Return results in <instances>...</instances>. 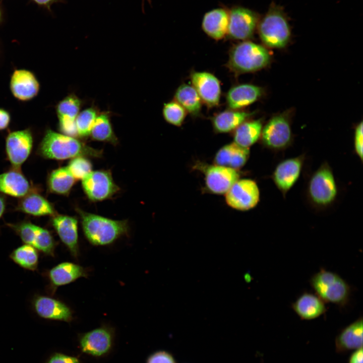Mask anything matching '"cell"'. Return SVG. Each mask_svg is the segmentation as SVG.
Instances as JSON below:
<instances>
[{"mask_svg":"<svg viewBox=\"0 0 363 363\" xmlns=\"http://www.w3.org/2000/svg\"><path fill=\"white\" fill-rule=\"evenodd\" d=\"M97 115L93 107L86 108L78 113L75 121L78 137L86 138L90 136Z\"/></svg>","mask_w":363,"mask_h":363,"instance_id":"cell-34","label":"cell"},{"mask_svg":"<svg viewBox=\"0 0 363 363\" xmlns=\"http://www.w3.org/2000/svg\"><path fill=\"white\" fill-rule=\"evenodd\" d=\"M362 122L355 127L354 135V150L356 155L362 162L363 158V133Z\"/></svg>","mask_w":363,"mask_h":363,"instance_id":"cell-38","label":"cell"},{"mask_svg":"<svg viewBox=\"0 0 363 363\" xmlns=\"http://www.w3.org/2000/svg\"><path fill=\"white\" fill-rule=\"evenodd\" d=\"M338 195V188L333 170L323 162L311 175L308 182L307 197L311 204L319 209L333 205Z\"/></svg>","mask_w":363,"mask_h":363,"instance_id":"cell-3","label":"cell"},{"mask_svg":"<svg viewBox=\"0 0 363 363\" xmlns=\"http://www.w3.org/2000/svg\"><path fill=\"white\" fill-rule=\"evenodd\" d=\"M226 204L239 211L255 208L260 199V192L257 183L250 178L238 179L225 194Z\"/></svg>","mask_w":363,"mask_h":363,"instance_id":"cell-9","label":"cell"},{"mask_svg":"<svg viewBox=\"0 0 363 363\" xmlns=\"http://www.w3.org/2000/svg\"><path fill=\"white\" fill-rule=\"evenodd\" d=\"M270 57L268 51L263 46L245 41L231 49L227 66L237 75L253 72L265 67Z\"/></svg>","mask_w":363,"mask_h":363,"instance_id":"cell-5","label":"cell"},{"mask_svg":"<svg viewBox=\"0 0 363 363\" xmlns=\"http://www.w3.org/2000/svg\"><path fill=\"white\" fill-rule=\"evenodd\" d=\"M33 305L37 314L41 318L68 322L73 319L70 308L57 299L38 296L34 299Z\"/></svg>","mask_w":363,"mask_h":363,"instance_id":"cell-20","label":"cell"},{"mask_svg":"<svg viewBox=\"0 0 363 363\" xmlns=\"http://www.w3.org/2000/svg\"><path fill=\"white\" fill-rule=\"evenodd\" d=\"M228 22L229 13L224 9L217 8L205 14L202 28L210 37L220 40L227 34Z\"/></svg>","mask_w":363,"mask_h":363,"instance_id":"cell-26","label":"cell"},{"mask_svg":"<svg viewBox=\"0 0 363 363\" xmlns=\"http://www.w3.org/2000/svg\"><path fill=\"white\" fill-rule=\"evenodd\" d=\"M113 333L106 327L95 328L81 335L79 344L81 351L87 354L100 357L107 354L113 344Z\"/></svg>","mask_w":363,"mask_h":363,"instance_id":"cell-13","label":"cell"},{"mask_svg":"<svg viewBox=\"0 0 363 363\" xmlns=\"http://www.w3.org/2000/svg\"><path fill=\"white\" fill-rule=\"evenodd\" d=\"M10 89L12 95L17 99L27 101L38 95L40 83L32 72L26 69H17L11 77Z\"/></svg>","mask_w":363,"mask_h":363,"instance_id":"cell-15","label":"cell"},{"mask_svg":"<svg viewBox=\"0 0 363 363\" xmlns=\"http://www.w3.org/2000/svg\"><path fill=\"white\" fill-rule=\"evenodd\" d=\"M363 321L360 317L339 333L335 341V350L345 353L362 347Z\"/></svg>","mask_w":363,"mask_h":363,"instance_id":"cell-24","label":"cell"},{"mask_svg":"<svg viewBox=\"0 0 363 363\" xmlns=\"http://www.w3.org/2000/svg\"><path fill=\"white\" fill-rule=\"evenodd\" d=\"M260 138L262 144L267 149L276 152L285 150L293 141L289 120L283 115L273 117L263 127Z\"/></svg>","mask_w":363,"mask_h":363,"instance_id":"cell-7","label":"cell"},{"mask_svg":"<svg viewBox=\"0 0 363 363\" xmlns=\"http://www.w3.org/2000/svg\"><path fill=\"white\" fill-rule=\"evenodd\" d=\"M250 149L241 147L234 142L222 147L216 153L214 164L238 169L243 167L250 157Z\"/></svg>","mask_w":363,"mask_h":363,"instance_id":"cell-25","label":"cell"},{"mask_svg":"<svg viewBox=\"0 0 363 363\" xmlns=\"http://www.w3.org/2000/svg\"><path fill=\"white\" fill-rule=\"evenodd\" d=\"M81 105V100L74 94L66 96L57 103L56 111L61 133L75 138L78 137L75 121Z\"/></svg>","mask_w":363,"mask_h":363,"instance_id":"cell-17","label":"cell"},{"mask_svg":"<svg viewBox=\"0 0 363 363\" xmlns=\"http://www.w3.org/2000/svg\"><path fill=\"white\" fill-rule=\"evenodd\" d=\"M16 210L36 217L52 216L57 213L52 203L39 193L37 187L20 199Z\"/></svg>","mask_w":363,"mask_h":363,"instance_id":"cell-21","label":"cell"},{"mask_svg":"<svg viewBox=\"0 0 363 363\" xmlns=\"http://www.w3.org/2000/svg\"><path fill=\"white\" fill-rule=\"evenodd\" d=\"M305 158V154H302L285 159L279 162L273 171L270 178L284 198L299 179Z\"/></svg>","mask_w":363,"mask_h":363,"instance_id":"cell-10","label":"cell"},{"mask_svg":"<svg viewBox=\"0 0 363 363\" xmlns=\"http://www.w3.org/2000/svg\"><path fill=\"white\" fill-rule=\"evenodd\" d=\"M81 180L85 194L93 202L108 199L120 190L108 170H92Z\"/></svg>","mask_w":363,"mask_h":363,"instance_id":"cell-8","label":"cell"},{"mask_svg":"<svg viewBox=\"0 0 363 363\" xmlns=\"http://www.w3.org/2000/svg\"><path fill=\"white\" fill-rule=\"evenodd\" d=\"M76 180L67 166L58 167L48 174L46 180L47 191L52 194L67 196Z\"/></svg>","mask_w":363,"mask_h":363,"instance_id":"cell-29","label":"cell"},{"mask_svg":"<svg viewBox=\"0 0 363 363\" xmlns=\"http://www.w3.org/2000/svg\"><path fill=\"white\" fill-rule=\"evenodd\" d=\"M11 120V115L5 109L0 108V131L8 128Z\"/></svg>","mask_w":363,"mask_h":363,"instance_id":"cell-41","label":"cell"},{"mask_svg":"<svg viewBox=\"0 0 363 363\" xmlns=\"http://www.w3.org/2000/svg\"><path fill=\"white\" fill-rule=\"evenodd\" d=\"M33 142V134L29 129L13 131L7 135L6 153L12 168L20 169L31 153Z\"/></svg>","mask_w":363,"mask_h":363,"instance_id":"cell-11","label":"cell"},{"mask_svg":"<svg viewBox=\"0 0 363 363\" xmlns=\"http://www.w3.org/2000/svg\"><path fill=\"white\" fill-rule=\"evenodd\" d=\"M174 99L192 116H197L200 114L202 101L192 85H180L175 92Z\"/></svg>","mask_w":363,"mask_h":363,"instance_id":"cell-31","label":"cell"},{"mask_svg":"<svg viewBox=\"0 0 363 363\" xmlns=\"http://www.w3.org/2000/svg\"><path fill=\"white\" fill-rule=\"evenodd\" d=\"M35 187L20 169L12 168L0 174V193L3 194L20 199Z\"/></svg>","mask_w":363,"mask_h":363,"instance_id":"cell-19","label":"cell"},{"mask_svg":"<svg viewBox=\"0 0 363 363\" xmlns=\"http://www.w3.org/2000/svg\"><path fill=\"white\" fill-rule=\"evenodd\" d=\"M252 115L251 112L229 109L215 114L212 118V124L215 132L227 133L234 131Z\"/></svg>","mask_w":363,"mask_h":363,"instance_id":"cell-28","label":"cell"},{"mask_svg":"<svg viewBox=\"0 0 363 363\" xmlns=\"http://www.w3.org/2000/svg\"><path fill=\"white\" fill-rule=\"evenodd\" d=\"M25 244L33 246L36 239L39 226L30 221H23L16 224H8Z\"/></svg>","mask_w":363,"mask_h":363,"instance_id":"cell-35","label":"cell"},{"mask_svg":"<svg viewBox=\"0 0 363 363\" xmlns=\"http://www.w3.org/2000/svg\"><path fill=\"white\" fill-rule=\"evenodd\" d=\"M37 153L43 158L56 160L77 157L98 158L102 155L101 150L94 149L76 138L50 129L46 130Z\"/></svg>","mask_w":363,"mask_h":363,"instance_id":"cell-1","label":"cell"},{"mask_svg":"<svg viewBox=\"0 0 363 363\" xmlns=\"http://www.w3.org/2000/svg\"><path fill=\"white\" fill-rule=\"evenodd\" d=\"M258 31L262 42L271 48H283L290 37V29L281 9L271 6L258 23Z\"/></svg>","mask_w":363,"mask_h":363,"instance_id":"cell-6","label":"cell"},{"mask_svg":"<svg viewBox=\"0 0 363 363\" xmlns=\"http://www.w3.org/2000/svg\"><path fill=\"white\" fill-rule=\"evenodd\" d=\"M50 223L62 243L75 258L79 252L78 220L73 216L56 213L51 216Z\"/></svg>","mask_w":363,"mask_h":363,"instance_id":"cell-18","label":"cell"},{"mask_svg":"<svg viewBox=\"0 0 363 363\" xmlns=\"http://www.w3.org/2000/svg\"><path fill=\"white\" fill-rule=\"evenodd\" d=\"M1 11H0V20H1Z\"/></svg>","mask_w":363,"mask_h":363,"instance_id":"cell-45","label":"cell"},{"mask_svg":"<svg viewBox=\"0 0 363 363\" xmlns=\"http://www.w3.org/2000/svg\"><path fill=\"white\" fill-rule=\"evenodd\" d=\"M146 363H175L173 356L168 352L160 350L150 354Z\"/></svg>","mask_w":363,"mask_h":363,"instance_id":"cell-39","label":"cell"},{"mask_svg":"<svg viewBox=\"0 0 363 363\" xmlns=\"http://www.w3.org/2000/svg\"><path fill=\"white\" fill-rule=\"evenodd\" d=\"M206 186L211 193L225 194L239 179L237 170L216 164L209 165L204 171Z\"/></svg>","mask_w":363,"mask_h":363,"instance_id":"cell-16","label":"cell"},{"mask_svg":"<svg viewBox=\"0 0 363 363\" xmlns=\"http://www.w3.org/2000/svg\"><path fill=\"white\" fill-rule=\"evenodd\" d=\"M294 313L302 320H311L324 314L325 302L316 294L305 292L291 304Z\"/></svg>","mask_w":363,"mask_h":363,"instance_id":"cell-23","label":"cell"},{"mask_svg":"<svg viewBox=\"0 0 363 363\" xmlns=\"http://www.w3.org/2000/svg\"><path fill=\"white\" fill-rule=\"evenodd\" d=\"M190 79L202 102L209 107L219 104L221 86L216 76L207 72L193 71L190 74Z\"/></svg>","mask_w":363,"mask_h":363,"instance_id":"cell-14","label":"cell"},{"mask_svg":"<svg viewBox=\"0 0 363 363\" xmlns=\"http://www.w3.org/2000/svg\"><path fill=\"white\" fill-rule=\"evenodd\" d=\"M67 166L76 180H82L92 170L91 162L85 157L71 159Z\"/></svg>","mask_w":363,"mask_h":363,"instance_id":"cell-37","label":"cell"},{"mask_svg":"<svg viewBox=\"0 0 363 363\" xmlns=\"http://www.w3.org/2000/svg\"><path fill=\"white\" fill-rule=\"evenodd\" d=\"M6 199L4 195L0 194V219L4 215L6 208Z\"/></svg>","mask_w":363,"mask_h":363,"instance_id":"cell-43","label":"cell"},{"mask_svg":"<svg viewBox=\"0 0 363 363\" xmlns=\"http://www.w3.org/2000/svg\"><path fill=\"white\" fill-rule=\"evenodd\" d=\"M37 4L40 5L48 6L58 0H33Z\"/></svg>","mask_w":363,"mask_h":363,"instance_id":"cell-44","label":"cell"},{"mask_svg":"<svg viewBox=\"0 0 363 363\" xmlns=\"http://www.w3.org/2000/svg\"><path fill=\"white\" fill-rule=\"evenodd\" d=\"M362 358L363 350L361 347L354 350L348 358V363H362Z\"/></svg>","mask_w":363,"mask_h":363,"instance_id":"cell-42","label":"cell"},{"mask_svg":"<svg viewBox=\"0 0 363 363\" xmlns=\"http://www.w3.org/2000/svg\"><path fill=\"white\" fill-rule=\"evenodd\" d=\"M162 113L166 122L179 127L184 122L187 112L179 103L174 100L164 103Z\"/></svg>","mask_w":363,"mask_h":363,"instance_id":"cell-36","label":"cell"},{"mask_svg":"<svg viewBox=\"0 0 363 363\" xmlns=\"http://www.w3.org/2000/svg\"><path fill=\"white\" fill-rule=\"evenodd\" d=\"M87 273L83 267L71 262H63L51 269L48 277L55 288L69 284L81 277H87Z\"/></svg>","mask_w":363,"mask_h":363,"instance_id":"cell-27","label":"cell"},{"mask_svg":"<svg viewBox=\"0 0 363 363\" xmlns=\"http://www.w3.org/2000/svg\"><path fill=\"white\" fill-rule=\"evenodd\" d=\"M80 216L84 235L94 246H105L112 244L129 229L126 220H116L77 208Z\"/></svg>","mask_w":363,"mask_h":363,"instance_id":"cell-2","label":"cell"},{"mask_svg":"<svg viewBox=\"0 0 363 363\" xmlns=\"http://www.w3.org/2000/svg\"><path fill=\"white\" fill-rule=\"evenodd\" d=\"M259 17L254 11L241 7L233 8L229 13L227 35L233 39L250 38L258 24Z\"/></svg>","mask_w":363,"mask_h":363,"instance_id":"cell-12","label":"cell"},{"mask_svg":"<svg viewBox=\"0 0 363 363\" xmlns=\"http://www.w3.org/2000/svg\"><path fill=\"white\" fill-rule=\"evenodd\" d=\"M47 363H81V362L75 356L56 353L49 358Z\"/></svg>","mask_w":363,"mask_h":363,"instance_id":"cell-40","label":"cell"},{"mask_svg":"<svg viewBox=\"0 0 363 363\" xmlns=\"http://www.w3.org/2000/svg\"><path fill=\"white\" fill-rule=\"evenodd\" d=\"M10 257L14 262L25 269L35 270L37 267V251L29 245L25 244L17 248L11 254Z\"/></svg>","mask_w":363,"mask_h":363,"instance_id":"cell-33","label":"cell"},{"mask_svg":"<svg viewBox=\"0 0 363 363\" xmlns=\"http://www.w3.org/2000/svg\"><path fill=\"white\" fill-rule=\"evenodd\" d=\"M309 282L316 294L325 303L344 307L349 302L351 287L335 272L321 268L312 276Z\"/></svg>","mask_w":363,"mask_h":363,"instance_id":"cell-4","label":"cell"},{"mask_svg":"<svg viewBox=\"0 0 363 363\" xmlns=\"http://www.w3.org/2000/svg\"><path fill=\"white\" fill-rule=\"evenodd\" d=\"M263 93L261 87L250 84L233 86L227 91L226 102L229 109L239 110L258 100Z\"/></svg>","mask_w":363,"mask_h":363,"instance_id":"cell-22","label":"cell"},{"mask_svg":"<svg viewBox=\"0 0 363 363\" xmlns=\"http://www.w3.org/2000/svg\"><path fill=\"white\" fill-rule=\"evenodd\" d=\"M90 136L94 140L108 142L116 145L117 139L113 132L108 113L97 115L91 129Z\"/></svg>","mask_w":363,"mask_h":363,"instance_id":"cell-32","label":"cell"},{"mask_svg":"<svg viewBox=\"0 0 363 363\" xmlns=\"http://www.w3.org/2000/svg\"><path fill=\"white\" fill-rule=\"evenodd\" d=\"M262 129L261 120H246L234 131L233 142L241 147L249 148L260 138Z\"/></svg>","mask_w":363,"mask_h":363,"instance_id":"cell-30","label":"cell"}]
</instances>
